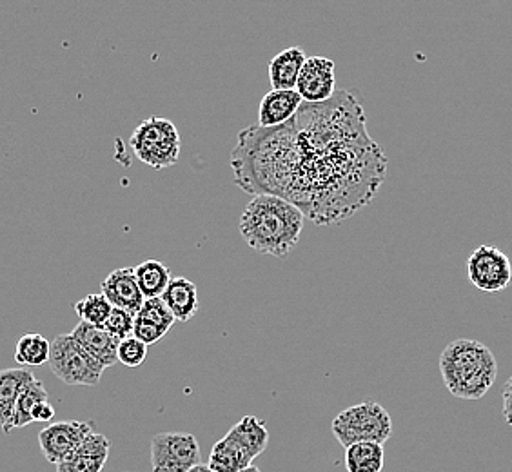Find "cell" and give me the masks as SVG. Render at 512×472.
<instances>
[{"label":"cell","instance_id":"6da1fadb","mask_svg":"<svg viewBox=\"0 0 512 472\" xmlns=\"http://www.w3.org/2000/svg\"><path fill=\"white\" fill-rule=\"evenodd\" d=\"M231 168L249 195L284 198L318 226H333L376 197L387 157L367 133L362 104L342 89L322 104L304 102L282 126L242 129Z\"/></svg>","mask_w":512,"mask_h":472},{"label":"cell","instance_id":"7a4b0ae2","mask_svg":"<svg viewBox=\"0 0 512 472\" xmlns=\"http://www.w3.org/2000/svg\"><path fill=\"white\" fill-rule=\"evenodd\" d=\"M306 215L275 195H256L240 217V235L256 253L286 256L295 249Z\"/></svg>","mask_w":512,"mask_h":472},{"label":"cell","instance_id":"3957f363","mask_svg":"<svg viewBox=\"0 0 512 472\" xmlns=\"http://www.w3.org/2000/svg\"><path fill=\"white\" fill-rule=\"evenodd\" d=\"M440 373L454 398L480 400L496 382L498 362L487 345L460 338L442 351Z\"/></svg>","mask_w":512,"mask_h":472},{"label":"cell","instance_id":"277c9868","mask_svg":"<svg viewBox=\"0 0 512 472\" xmlns=\"http://www.w3.org/2000/svg\"><path fill=\"white\" fill-rule=\"evenodd\" d=\"M331 431L344 449L365 442L384 445L393 436V420L378 402H362L336 414Z\"/></svg>","mask_w":512,"mask_h":472},{"label":"cell","instance_id":"5b68a950","mask_svg":"<svg viewBox=\"0 0 512 472\" xmlns=\"http://www.w3.org/2000/svg\"><path fill=\"white\" fill-rule=\"evenodd\" d=\"M129 146L149 168H171L180 158V133L168 118L149 117L135 128Z\"/></svg>","mask_w":512,"mask_h":472},{"label":"cell","instance_id":"8992f818","mask_svg":"<svg viewBox=\"0 0 512 472\" xmlns=\"http://www.w3.org/2000/svg\"><path fill=\"white\" fill-rule=\"evenodd\" d=\"M48 365L51 373L66 385L95 387L100 384V378L106 371L71 335H59L51 342Z\"/></svg>","mask_w":512,"mask_h":472},{"label":"cell","instance_id":"52a82bcc","mask_svg":"<svg viewBox=\"0 0 512 472\" xmlns=\"http://www.w3.org/2000/svg\"><path fill=\"white\" fill-rule=\"evenodd\" d=\"M202 458L198 440L191 433H158L151 438L153 472H189Z\"/></svg>","mask_w":512,"mask_h":472},{"label":"cell","instance_id":"ba28073f","mask_svg":"<svg viewBox=\"0 0 512 472\" xmlns=\"http://www.w3.org/2000/svg\"><path fill=\"white\" fill-rule=\"evenodd\" d=\"M467 275L478 291L502 293L511 286L512 264L500 247H476L467 260Z\"/></svg>","mask_w":512,"mask_h":472},{"label":"cell","instance_id":"9c48e42d","mask_svg":"<svg viewBox=\"0 0 512 472\" xmlns=\"http://www.w3.org/2000/svg\"><path fill=\"white\" fill-rule=\"evenodd\" d=\"M91 433L93 425L89 422L66 420L48 423L39 433L40 453L48 462L59 465L68 460Z\"/></svg>","mask_w":512,"mask_h":472},{"label":"cell","instance_id":"30bf717a","mask_svg":"<svg viewBox=\"0 0 512 472\" xmlns=\"http://www.w3.org/2000/svg\"><path fill=\"white\" fill-rule=\"evenodd\" d=\"M296 93L306 104H322L336 93L335 62L327 57H307L296 82Z\"/></svg>","mask_w":512,"mask_h":472},{"label":"cell","instance_id":"8fae6325","mask_svg":"<svg viewBox=\"0 0 512 472\" xmlns=\"http://www.w3.org/2000/svg\"><path fill=\"white\" fill-rule=\"evenodd\" d=\"M100 289H102V295L108 298L109 304L122 311H128L131 315H137L146 300L140 293L133 267L115 269L113 273L106 276Z\"/></svg>","mask_w":512,"mask_h":472},{"label":"cell","instance_id":"7c38bea8","mask_svg":"<svg viewBox=\"0 0 512 472\" xmlns=\"http://www.w3.org/2000/svg\"><path fill=\"white\" fill-rule=\"evenodd\" d=\"M69 335L73 336V340L104 369L119 364L120 342L115 336L109 335L104 327L79 322Z\"/></svg>","mask_w":512,"mask_h":472},{"label":"cell","instance_id":"4fadbf2b","mask_svg":"<svg viewBox=\"0 0 512 472\" xmlns=\"http://www.w3.org/2000/svg\"><path fill=\"white\" fill-rule=\"evenodd\" d=\"M111 442L104 434L91 433L68 460L57 465V472H102L108 462Z\"/></svg>","mask_w":512,"mask_h":472},{"label":"cell","instance_id":"5bb4252c","mask_svg":"<svg viewBox=\"0 0 512 472\" xmlns=\"http://www.w3.org/2000/svg\"><path fill=\"white\" fill-rule=\"evenodd\" d=\"M302 99L296 89H271L260 102L258 126L276 128L289 122L302 108Z\"/></svg>","mask_w":512,"mask_h":472},{"label":"cell","instance_id":"9a60e30c","mask_svg":"<svg viewBox=\"0 0 512 472\" xmlns=\"http://www.w3.org/2000/svg\"><path fill=\"white\" fill-rule=\"evenodd\" d=\"M35 376L28 369L22 367H11L0 371V429L2 433L10 434L11 418L15 405L19 400L20 391L30 384Z\"/></svg>","mask_w":512,"mask_h":472},{"label":"cell","instance_id":"2e32d148","mask_svg":"<svg viewBox=\"0 0 512 472\" xmlns=\"http://www.w3.org/2000/svg\"><path fill=\"white\" fill-rule=\"evenodd\" d=\"M160 298L168 305L171 315L175 316L177 322H189L200 309L198 287L184 276L173 278Z\"/></svg>","mask_w":512,"mask_h":472},{"label":"cell","instance_id":"e0dca14e","mask_svg":"<svg viewBox=\"0 0 512 472\" xmlns=\"http://www.w3.org/2000/svg\"><path fill=\"white\" fill-rule=\"evenodd\" d=\"M306 51L298 46L287 48L269 62V82L273 89H296L300 71L306 64Z\"/></svg>","mask_w":512,"mask_h":472},{"label":"cell","instance_id":"ac0fdd59","mask_svg":"<svg viewBox=\"0 0 512 472\" xmlns=\"http://www.w3.org/2000/svg\"><path fill=\"white\" fill-rule=\"evenodd\" d=\"M207 465L215 472H240L253 465V458L233 436L226 434L213 445Z\"/></svg>","mask_w":512,"mask_h":472},{"label":"cell","instance_id":"d6986e66","mask_svg":"<svg viewBox=\"0 0 512 472\" xmlns=\"http://www.w3.org/2000/svg\"><path fill=\"white\" fill-rule=\"evenodd\" d=\"M133 269H135V278H137L140 293L146 300L160 298L168 289L169 282L173 280L171 269L160 260H146V262H140Z\"/></svg>","mask_w":512,"mask_h":472},{"label":"cell","instance_id":"ffe728a7","mask_svg":"<svg viewBox=\"0 0 512 472\" xmlns=\"http://www.w3.org/2000/svg\"><path fill=\"white\" fill-rule=\"evenodd\" d=\"M227 434L233 436L253 460L266 451L269 443L266 423L256 416H244L237 425L231 427V431Z\"/></svg>","mask_w":512,"mask_h":472},{"label":"cell","instance_id":"44dd1931","mask_svg":"<svg viewBox=\"0 0 512 472\" xmlns=\"http://www.w3.org/2000/svg\"><path fill=\"white\" fill-rule=\"evenodd\" d=\"M384 463V445L380 443H355L345 449L347 472H382Z\"/></svg>","mask_w":512,"mask_h":472},{"label":"cell","instance_id":"7402d4cb","mask_svg":"<svg viewBox=\"0 0 512 472\" xmlns=\"http://www.w3.org/2000/svg\"><path fill=\"white\" fill-rule=\"evenodd\" d=\"M42 402H48V391L39 378H33L30 384L20 391L19 400H17L13 418H11V431L28 427L30 423H33L31 413Z\"/></svg>","mask_w":512,"mask_h":472},{"label":"cell","instance_id":"603a6c76","mask_svg":"<svg viewBox=\"0 0 512 472\" xmlns=\"http://www.w3.org/2000/svg\"><path fill=\"white\" fill-rule=\"evenodd\" d=\"M51 342L39 333H24L15 345V362L24 367H40L50 362Z\"/></svg>","mask_w":512,"mask_h":472},{"label":"cell","instance_id":"cb8c5ba5","mask_svg":"<svg viewBox=\"0 0 512 472\" xmlns=\"http://www.w3.org/2000/svg\"><path fill=\"white\" fill-rule=\"evenodd\" d=\"M73 309L79 316L80 322L104 327L111 311H113V305L109 304L108 298L102 293H91V295L84 296L82 300L73 305Z\"/></svg>","mask_w":512,"mask_h":472},{"label":"cell","instance_id":"d4e9b609","mask_svg":"<svg viewBox=\"0 0 512 472\" xmlns=\"http://www.w3.org/2000/svg\"><path fill=\"white\" fill-rule=\"evenodd\" d=\"M135 318L149 322V324L158 325V327L166 329L168 333L171 331L173 324L177 322L175 316L171 315L168 305L162 302V298H148V300H144V304L140 307V311L135 315Z\"/></svg>","mask_w":512,"mask_h":472},{"label":"cell","instance_id":"484cf974","mask_svg":"<svg viewBox=\"0 0 512 472\" xmlns=\"http://www.w3.org/2000/svg\"><path fill=\"white\" fill-rule=\"evenodd\" d=\"M133 327H135V315H131L128 311H122L113 307L111 315H109L104 329L108 331L109 335L115 336L119 342L126 340L129 336H133Z\"/></svg>","mask_w":512,"mask_h":472},{"label":"cell","instance_id":"4316f807","mask_svg":"<svg viewBox=\"0 0 512 472\" xmlns=\"http://www.w3.org/2000/svg\"><path fill=\"white\" fill-rule=\"evenodd\" d=\"M148 358V345L142 344L135 336H129L119 345V362L126 367H140Z\"/></svg>","mask_w":512,"mask_h":472},{"label":"cell","instance_id":"83f0119b","mask_svg":"<svg viewBox=\"0 0 512 472\" xmlns=\"http://www.w3.org/2000/svg\"><path fill=\"white\" fill-rule=\"evenodd\" d=\"M502 400L503 418H505V422L509 423L512 427V374L511 378L503 385Z\"/></svg>","mask_w":512,"mask_h":472},{"label":"cell","instance_id":"f1b7e54d","mask_svg":"<svg viewBox=\"0 0 512 472\" xmlns=\"http://www.w3.org/2000/svg\"><path fill=\"white\" fill-rule=\"evenodd\" d=\"M31 418H33V423L51 422V420L55 418V409H53V405H51L50 402H42V404L37 405V407L33 409Z\"/></svg>","mask_w":512,"mask_h":472},{"label":"cell","instance_id":"f546056e","mask_svg":"<svg viewBox=\"0 0 512 472\" xmlns=\"http://www.w3.org/2000/svg\"><path fill=\"white\" fill-rule=\"evenodd\" d=\"M189 472H215V471H211V469H209V465H207V463H198V465H195V467H193V469H191V471Z\"/></svg>","mask_w":512,"mask_h":472},{"label":"cell","instance_id":"4dcf8cb0","mask_svg":"<svg viewBox=\"0 0 512 472\" xmlns=\"http://www.w3.org/2000/svg\"><path fill=\"white\" fill-rule=\"evenodd\" d=\"M240 472H262V471H260V469H258V467H256V465H249V467H246V469H244V471H240Z\"/></svg>","mask_w":512,"mask_h":472}]
</instances>
